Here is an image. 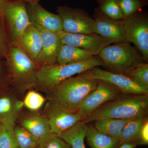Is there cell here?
<instances>
[{
  "instance_id": "4fadbf2b",
  "label": "cell",
  "mask_w": 148,
  "mask_h": 148,
  "mask_svg": "<svg viewBox=\"0 0 148 148\" xmlns=\"http://www.w3.org/2000/svg\"><path fill=\"white\" fill-rule=\"evenodd\" d=\"M94 16L95 33L112 43L127 42L123 19L116 20L109 18L99 8L95 10Z\"/></svg>"
},
{
  "instance_id": "d6986e66",
  "label": "cell",
  "mask_w": 148,
  "mask_h": 148,
  "mask_svg": "<svg viewBox=\"0 0 148 148\" xmlns=\"http://www.w3.org/2000/svg\"><path fill=\"white\" fill-rule=\"evenodd\" d=\"M21 123L22 127L39 140L51 132L48 121L45 115L32 114L24 117Z\"/></svg>"
},
{
  "instance_id": "277c9868",
  "label": "cell",
  "mask_w": 148,
  "mask_h": 148,
  "mask_svg": "<svg viewBox=\"0 0 148 148\" xmlns=\"http://www.w3.org/2000/svg\"><path fill=\"white\" fill-rule=\"evenodd\" d=\"M103 66L99 56L78 63L67 64H56L41 67L37 75L36 88L47 92L65 80L87 71L93 67Z\"/></svg>"
},
{
  "instance_id": "52a82bcc",
  "label": "cell",
  "mask_w": 148,
  "mask_h": 148,
  "mask_svg": "<svg viewBox=\"0 0 148 148\" xmlns=\"http://www.w3.org/2000/svg\"><path fill=\"white\" fill-rule=\"evenodd\" d=\"M127 42L134 44L146 63L148 61V18L143 12L138 11L123 19Z\"/></svg>"
},
{
  "instance_id": "ffe728a7",
  "label": "cell",
  "mask_w": 148,
  "mask_h": 148,
  "mask_svg": "<svg viewBox=\"0 0 148 148\" xmlns=\"http://www.w3.org/2000/svg\"><path fill=\"white\" fill-rule=\"evenodd\" d=\"M88 128L87 123L81 121L58 136L68 143L71 148H86L84 140Z\"/></svg>"
},
{
  "instance_id": "603a6c76",
  "label": "cell",
  "mask_w": 148,
  "mask_h": 148,
  "mask_svg": "<svg viewBox=\"0 0 148 148\" xmlns=\"http://www.w3.org/2000/svg\"><path fill=\"white\" fill-rule=\"evenodd\" d=\"M145 118H134L127 123L119 138V145H121L130 141H135Z\"/></svg>"
},
{
  "instance_id": "8fae6325",
  "label": "cell",
  "mask_w": 148,
  "mask_h": 148,
  "mask_svg": "<svg viewBox=\"0 0 148 148\" xmlns=\"http://www.w3.org/2000/svg\"><path fill=\"white\" fill-rule=\"evenodd\" d=\"M26 8L30 24L40 31L63 32V23L59 14L48 11L39 3H26Z\"/></svg>"
},
{
  "instance_id": "f1b7e54d",
  "label": "cell",
  "mask_w": 148,
  "mask_h": 148,
  "mask_svg": "<svg viewBox=\"0 0 148 148\" xmlns=\"http://www.w3.org/2000/svg\"><path fill=\"white\" fill-rule=\"evenodd\" d=\"M39 148H71L58 135L50 132L40 140Z\"/></svg>"
},
{
  "instance_id": "8d00e7d4",
  "label": "cell",
  "mask_w": 148,
  "mask_h": 148,
  "mask_svg": "<svg viewBox=\"0 0 148 148\" xmlns=\"http://www.w3.org/2000/svg\"><path fill=\"white\" fill-rule=\"evenodd\" d=\"M2 125V123H1V122L0 121V131H1V128Z\"/></svg>"
},
{
  "instance_id": "5b68a950",
  "label": "cell",
  "mask_w": 148,
  "mask_h": 148,
  "mask_svg": "<svg viewBox=\"0 0 148 148\" xmlns=\"http://www.w3.org/2000/svg\"><path fill=\"white\" fill-rule=\"evenodd\" d=\"M106 71L125 75L138 64L145 62L130 43L114 44L104 48L99 53Z\"/></svg>"
},
{
  "instance_id": "ba28073f",
  "label": "cell",
  "mask_w": 148,
  "mask_h": 148,
  "mask_svg": "<svg viewBox=\"0 0 148 148\" xmlns=\"http://www.w3.org/2000/svg\"><path fill=\"white\" fill-rule=\"evenodd\" d=\"M57 11L62 19L63 32L75 34L95 33L94 18L84 10L60 5Z\"/></svg>"
},
{
  "instance_id": "cb8c5ba5",
  "label": "cell",
  "mask_w": 148,
  "mask_h": 148,
  "mask_svg": "<svg viewBox=\"0 0 148 148\" xmlns=\"http://www.w3.org/2000/svg\"><path fill=\"white\" fill-rule=\"evenodd\" d=\"M14 130L18 148H37L38 147L39 139L22 126L14 127Z\"/></svg>"
},
{
  "instance_id": "ac0fdd59",
  "label": "cell",
  "mask_w": 148,
  "mask_h": 148,
  "mask_svg": "<svg viewBox=\"0 0 148 148\" xmlns=\"http://www.w3.org/2000/svg\"><path fill=\"white\" fill-rule=\"evenodd\" d=\"M88 51L68 44H62L56 63L67 64L78 63L94 57Z\"/></svg>"
},
{
  "instance_id": "83f0119b",
  "label": "cell",
  "mask_w": 148,
  "mask_h": 148,
  "mask_svg": "<svg viewBox=\"0 0 148 148\" xmlns=\"http://www.w3.org/2000/svg\"><path fill=\"white\" fill-rule=\"evenodd\" d=\"M124 18L140 10L147 4L145 0H117Z\"/></svg>"
},
{
  "instance_id": "f546056e",
  "label": "cell",
  "mask_w": 148,
  "mask_h": 148,
  "mask_svg": "<svg viewBox=\"0 0 148 148\" xmlns=\"http://www.w3.org/2000/svg\"><path fill=\"white\" fill-rule=\"evenodd\" d=\"M45 101V99L41 94L35 90H30L25 96L23 103L27 109L36 111L42 107Z\"/></svg>"
},
{
  "instance_id": "e0dca14e",
  "label": "cell",
  "mask_w": 148,
  "mask_h": 148,
  "mask_svg": "<svg viewBox=\"0 0 148 148\" xmlns=\"http://www.w3.org/2000/svg\"><path fill=\"white\" fill-rule=\"evenodd\" d=\"M24 106L23 102L10 96L5 95L0 97V121L4 125L14 127L15 122Z\"/></svg>"
},
{
  "instance_id": "5bb4252c",
  "label": "cell",
  "mask_w": 148,
  "mask_h": 148,
  "mask_svg": "<svg viewBox=\"0 0 148 148\" xmlns=\"http://www.w3.org/2000/svg\"><path fill=\"white\" fill-rule=\"evenodd\" d=\"M62 44H68L88 51L94 56L99 55L102 49L112 42L96 33L75 34L59 32Z\"/></svg>"
},
{
  "instance_id": "7c38bea8",
  "label": "cell",
  "mask_w": 148,
  "mask_h": 148,
  "mask_svg": "<svg viewBox=\"0 0 148 148\" xmlns=\"http://www.w3.org/2000/svg\"><path fill=\"white\" fill-rule=\"evenodd\" d=\"M85 72L92 78L105 81L114 85L123 93L148 95V89L139 86L123 74L111 73L98 67H93Z\"/></svg>"
},
{
  "instance_id": "7a4b0ae2",
  "label": "cell",
  "mask_w": 148,
  "mask_h": 148,
  "mask_svg": "<svg viewBox=\"0 0 148 148\" xmlns=\"http://www.w3.org/2000/svg\"><path fill=\"white\" fill-rule=\"evenodd\" d=\"M148 113V95L122 93L103 104L81 121L87 123L102 119L145 118Z\"/></svg>"
},
{
  "instance_id": "44dd1931",
  "label": "cell",
  "mask_w": 148,
  "mask_h": 148,
  "mask_svg": "<svg viewBox=\"0 0 148 148\" xmlns=\"http://www.w3.org/2000/svg\"><path fill=\"white\" fill-rule=\"evenodd\" d=\"M131 119H102L94 121V127L99 131L118 140L123 129Z\"/></svg>"
},
{
  "instance_id": "484cf974",
  "label": "cell",
  "mask_w": 148,
  "mask_h": 148,
  "mask_svg": "<svg viewBox=\"0 0 148 148\" xmlns=\"http://www.w3.org/2000/svg\"><path fill=\"white\" fill-rule=\"evenodd\" d=\"M100 5L98 8L109 18L116 20L124 18L117 0H105Z\"/></svg>"
},
{
  "instance_id": "d4e9b609",
  "label": "cell",
  "mask_w": 148,
  "mask_h": 148,
  "mask_svg": "<svg viewBox=\"0 0 148 148\" xmlns=\"http://www.w3.org/2000/svg\"><path fill=\"white\" fill-rule=\"evenodd\" d=\"M124 75L139 86L148 90V64L143 62L138 64Z\"/></svg>"
},
{
  "instance_id": "7402d4cb",
  "label": "cell",
  "mask_w": 148,
  "mask_h": 148,
  "mask_svg": "<svg viewBox=\"0 0 148 148\" xmlns=\"http://www.w3.org/2000/svg\"><path fill=\"white\" fill-rule=\"evenodd\" d=\"M91 148H114L118 140L98 130L95 127L88 126L86 138Z\"/></svg>"
},
{
  "instance_id": "4dcf8cb0",
  "label": "cell",
  "mask_w": 148,
  "mask_h": 148,
  "mask_svg": "<svg viewBox=\"0 0 148 148\" xmlns=\"http://www.w3.org/2000/svg\"><path fill=\"white\" fill-rule=\"evenodd\" d=\"M10 44L4 26L0 17V60L5 59Z\"/></svg>"
},
{
  "instance_id": "74e56055",
  "label": "cell",
  "mask_w": 148,
  "mask_h": 148,
  "mask_svg": "<svg viewBox=\"0 0 148 148\" xmlns=\"http://www.w3.org/2000/svg\"><path fill=\"white\" fill-rule=\"evenodd\" d=\"M37 148H38V147H37Z\"/></svg>"
},
{
  "instance_id": "9c48e42d",
  "label": "cell",
  "mask_w": 148,
  "mask_h": 148,
  "mask_svg": "<svg viewBox=\"0 0 148 148\" xmlns=\"http://www.w3.org/2000/svg\"><path fill=\"white\" fill-rule=\"evenodd\" d=\"M98 80L96 88L84 99L77 112L82 120L103 104L115 100L123 93L112 84L104 80Z\"/></svg>"
},
{
  "instance_id": "d590c367",
  "label": "cell",
  "mask_w": 148,
  "mask_h": 148,
  "mask_svg": "<svg viewBox=\"0 0 148 148\" xmlns=\"http://www.w3.org/2000/svg\"><path fill=\"white\" fill-rule=\"evenodd\" d=\"M104 1H105V0H96V1H97L99 3H100V4H101V3L103 2Z\"/></svg>"
},
{
  "instance_id": "9a60e30c",
  "label": "cell",
  "mask_w": 148,
  "mask_h": 148,
  "mask_svg": "<svg viewBox=\"0 0 148 148\" xmlns=\"http://www.w3.org/2000/svg\"><path fill=\"white\" fill-rule=\"evenodd\" d=\"M40 31L41 49L36 62L40 68L56 64L62 45L59 33Z\"/></svg>"
},
{
  "instance_id": "836d02e7",
  "label": "cell",
  "mask_w": 148,
  "mask_h": 148,
  "mask_svg": "<svg viewBox=\"0 0 148 148\" xmlns=\"http://www.w3.org/2000/svg\"><path fill=\"white\" fill-rule=\"evenodd\" d=\"M119 148H137L138 145L135 141H130L121 145Z\"/></svg>"
},
{
  "instance_id": "2e32d148",
  "label": "cell",
  "mask_w": 148,
  "mask_h": 148,
  "mask_svg": "<svg viewBox=\"0 0 148 148\" xmlns=\"http://www.w3.org/2000/svg\"><path fill=\"white\" fill-rule=\"evenodd\" d=\"M13 44L36 63L41 49V31L30 24Z\"/></svg>"
},
{
  "instance_id": "1f68e13d",
  "label": "cell",
  "mask_w": 148,
  "mask_h": 148,
  "mask_svg": "<svg viewBox=\"0 0 148 148\" xmlns=\"http://www.w3.org/2000/svg\"><path fill=\"white\" fill-rule=\"evenodd\" d=\"M138 145H147L148 144V119L146 117L143 120L140 131L135 140Z\"/></svg>"
},
{
  "instance_id": "e575fe53",
  "label": "cell",
  "mask_w": 148,
  "mask_h": 148,
  "mask_svg": "<svg viewBox=\"0 0 148 148\" xmlns=\"http://www.w3.org/2000/svg\"><path fill=\"white\" fill-rule=\"evenodd\" d=\"M16 1H20L24 2L26 3H39L40 0H16Z\"/></svg>"
},
{
  "instance_id": "30bf717a",
  "label": "cell",
  "mask_w": 148,
  "mask_h": 148,
  "mask_svg": "<svg viewBox=\"0 0 148 148\" xmlns=\"http://www.w3.org/2000/svg\"><path fill=\"white\" fill-rule=\"evenodd\" d=\"M44 115L48 121L50 132L58 136L82 119L77 112L66 110L49 101L46 105Z\"/></svg>"
},
{
  "instance_id": "6da1fadb",
  "label": "cell",
  "mask_w": 148,
  "mask_h": 148,
  "mask_svg": "<svg viewBox=\"0 0 148 148\" xmlns=\"http://www.w3.org/2000/svg\"><path fill=\"white\" fill-rule=\"evenodd\" d=\"M98 80L86 72L65 80L48 91V100L61 108L77 112L88 95L96 88Z\"/></svg>"
},
{
  "instance_id": "8992f818",
  "label": "cell",
  "mask_w": 148,
  "mask_h": 148,
  "mask_svg": "<svg viewBox=\"0 0 148 148\" xmlns=\"http://www.w3.org/2000/svg\"><path fill=\"white\" fill-rule=\"evenodd\" d=\"M0 17L10 43L13 44L30 25L26 3L16 0H0Z\"/></svg>"
},
{
  "instance_id": "d6a6232c",
  "label": "cell",
  "mask_w": 148,
  "mask_h": 148,
  "mask_svg": "<svg viewBox=\"0 0 148 148\" xmlns=\"http://www.w3.org/2000/svg\"><path fill=\"white\" fill-rule=\"evenodd\" d=\"M7 81L11 82V79L6 66L5 60H0V83Z\"/></svg>"
},
{
  "instance_id": "3957f363",
  "label": "cell",
  "mask_w": 148,
  "mask_h": 148,
  "mask_svg": "<svg viewBox=\"0 0 148 148\" xmlns=\"http://www.w3.org/2000/svg\"><path fill=\"white\" fill-rule=\"evenodd\" d=\"M5 60L11 83L18 91L24 92L36 87L40 68L20 49L10 44Z\"/></svg>"
},
{
  "instance_id": "4316f807",
  "label": "cell",
  "mask_w": 148,
  "mask_h": 148,
  "mask_svg": "<svg viewBox=\"0 0 148 148\" xmlns=\"http://www.w3.org/2000/svg\"><path fill=\"white\" fill-rule=\"evenodd\" d=\"M14 127L2 124L0 131V148H18L14 135Z\"/></svg>"
}]
</instances>
